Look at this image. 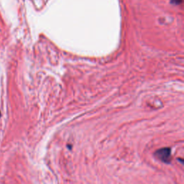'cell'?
Masks as SVG:
<instances>
[{"mask_svg": "<svg viewBox=\"0 0 184 184\" xmlns=\"http://www.w3.org/2000/svg\"><path fill=\"white\" fill-rule=\"evenodd\" d=\"M171 3L174 4V5H181L183 2V0H171Z\"/></svg>", "mask_w": 184, "mask_h": 184, "instance_id": "2", "label": "cell"}, {"mask_svg": "<svg viewBox=\"0 0 184 184\" xmlns=\"http://www.w3.org/2000/svg\"><path fill=\"white\" fill-rule=\"evenodd\" d=\"M156 156L159 160L165 163H169L171 162V150L170 148H162L158 150L155 153Z\"/></svg>", "mask_w": 184, "mask_h": 184, "instance_id": "1", "label": "cell"}]
</instances>
